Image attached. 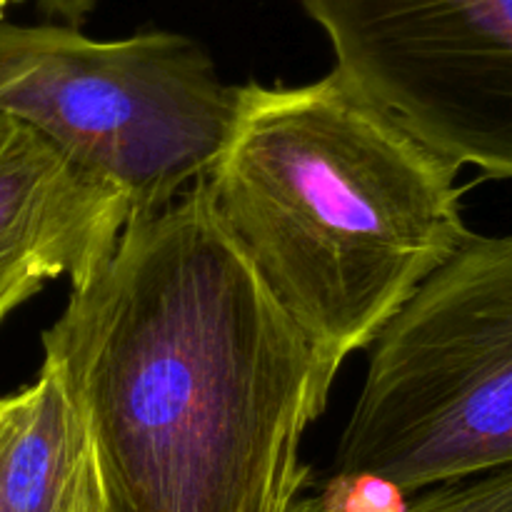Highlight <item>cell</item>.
<instances>
[{
	"label": "cell",
	"mask_w": 512,
	"mask_h": 512,
	"mask_svg": "<svg viewBox=\"0 0 512 512\" xmlns=\"http://www.w3.org/2000/svg\"><path fill=\"white\" fill-rule=\"evenodd\" d=\"M103 512H288L338 370L320 358L198 183L125 225L43 333Z\"/></svg>",
	"instance_id": "cell-1"
},
{
	"label": "cell",
	"mask_w": 512,
	"mask_h": 512,
	"mask_svg": "<svg viewBox=\"0 0 512 512\" xmlns=\"http://www.w3.org/2000/svg\"><path fill=\"white\" fill-rule=\"evenodd\" d=\"M458 170L330 70L243 85L205 185L280 308L340 370L468 238Z\"/></svg>",
	"instance_id": "cell-2"
},
{
	"label": "cell",
	"mask_w": 512,
	"mask_h": 512,
	"mask_svg": "<svg viewBox=\"0 0 512 512\" xmlns=\"http://www.w3.org/2000/svg\"><path fill=\"white\" fill-rule=\"evenodd\" d=\"M333 468L423 493L512 468V235H473L370 345Z\"/></svg>",
	"instance_id": "cell-3"
},
{
	"label": "cell",
	"mask_w": 512,
	"mask_h": 512,
	"mask_svg": "<svg viewBox=\"0 0 512 512\" xmlns=\"http://www.w3.org/2000/svg\"><path fill=\"white\" fill-rule=\"evenodd\" d=\"M243 85L173 30L88 38L73 25L0 18V113L75 170L158 213L203 183L228 145Z\"/></svg>",
	"instance_id": "cell-4"
},
{
	"label": "cell",
	"mask_w": 512,
	"mask_h": 512,
	"mask_svg": "<svg viewBox=\"0 0 512 512\" xmlns=\"http://www.w3.org/2000/svg\"><path fill=\"white\" fill-rule=\"evenodd\" d=\"M333 70L453 163L512 178V0H298Z\"/></svg>",
	"instance_id": "cell-5"
},
{
	"label": "cell",
	"mask_w": 512,
	"mask_h": 512,
	"mask_svg": "<svg viewBox=\"0 0 512 512\" xmlns=\"http://www.w3.org/2000/svg\"><path fill=\"white\" fill-rule=\"evenodd\" d=\"M128 223L130 208L118 193L0 113V323L50 280L88 283Z\"/></svg>",
	"instance_id": "cell-6"
},
{
	"label": "cell",
	"mask_w": 512,
	"mask_h": 512,
	"mask_svg": "<svg viewBox=\"0 0 512 512\" xmlns=\"http://www.w3.org/2000/svg\"><path fill=\"white\" fill-rule=\"evenodd\" d=\"M0 453V493L10 512H103L98 465L83 418L50 365L18 390Z\"/></svg>",
	"instance_id": "cell-7"
},
{
	"label": "cell",
	"mask_w": 512,
	"mask_h": 512,
	"mask_svg": "<svg viewBox=\"0 0 512 512\" xmlns=\"http://www.w3.org/2000/svg\"><path fill=\"white\" fill-rule=\"evenodd\" d=\"M288 512H343L330 498H298ZM400 512H512V468L415 495Z\"/></svg>",
	"instance_id": "cell-8"
},
{
	"label": "cell",
	"mask_w": 512,
	"mask_h": 512,
	"mask_svg": "<svg viewBox=\"0 0 512 512\" xmlns=\"http://www.w3.org/2000/svg\"><path fill=\"white\" fill-rule=\"evenodd\" d=\"M40 8L53 18L63 20V25H73L78 28L85 18L95 10L100 0H38Z\"/></svg>",
	"instance_id": "cell-9"
},
{
	"label": "cell",
	"mask_w": 512,
	"mask_h": 512,
	"mask_svg": "<svg viewBox=\"0 0 512 512\" xmlns=\"http://www.w3.org/2000/svg\"><path fill=\"white\" fill-rule=\"evenodd\" d=\"M18 405H20L18 390H15V393H8V395H0V453H3L5 440H8L10 428H13V423H15ZM0 512H10L8 505H5V500H3V493H0Z\"/></svg>",
	"instance_id": "cell-10"
}]
</instances>
